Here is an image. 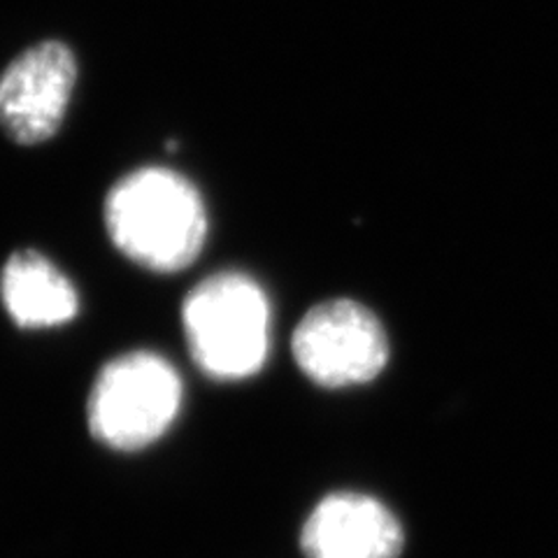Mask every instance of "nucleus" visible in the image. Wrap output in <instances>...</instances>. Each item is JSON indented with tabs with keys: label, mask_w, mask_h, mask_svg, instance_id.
I'll list each match as a JSON object with an SVG mask.
<instances>
[{
	"label": "nucleus",
	"mask_w": 558,
	"mask_h": 558,
	"mask_svg": "<svg viewBox=\"0 0 558 558\" xmlns=\"http://www.w3.org/2000/svg\"><path fill=\"white\" fill-rule=\"evenodd\" d=\"M102 221L114 247L156 275L194 264L209 226L196 184L163 166H143L117 180L105 196Z\"/></svg>",
	"instance_id": "f257e3e1"
},
{
	"label": "nucleus",
	"mask_w": 558,
	"mask_h": 558,
	"mask_svg": "<svg viewBox=\"0 0 558 558\" xmlns=\"http://www.w3.org/2000/svg\"><path fill=\"white\" fill-rule=\"evenodd\" d=\"M182 328L198 371L217 381L256 375L270 352V303L254 277L223 270L186 293Z\"/></svg>",
	"instance_id": "f03ea898"
},
{
	"label": "nucleus",
	"mask_w": 558,
	"mask_h": 558,
	"mask_svg": "<svg viewBox=\"0 0 558 558\" xmlns=\"http://www.w3.org/2000/svg\"><path fill=\"white\" fill-rule=\"evenodd\" d=\"M184 387L174 365L156 352H126L108 361L86 400L94 438L114 451L159 442L182 410Z\"/></svg>",
	"instance_id": "7ed1b4c3"
},
{
	"label": "nucleus",
	"mask_w": 558,
	"mask_h": 558,
	"mask_svg": "<svg viewBox=\"0 0 558 558\" xmlns=\"http://www.w3.org/2000/svg\"><path fill=\"white\" fill-rule=\"evenodd\" d=\"M293 359L324 389L375 379L389 361V342L371 310L354 301L312 307L293 333Z\"/></svg>",
	"instance_id": "20e7f679"
},
{
	"label": "nucleus",
	"mask_w": 558,
	"mask_h": 558,
	"mask_svg": "<svg viewBox=\"0 0 558 558\" xmlns=\"http://www.w3.org/2000/svg\"><path fill=\"white\" fill-rule=\"evenodd\" d=\"M77 84V59L65 43L43 40L16 54L0 73V131L35 147L54 137Z\"/></svg>",
	"instance_id": "39448f33"
},
{
	"label": "nucleus",
	"mask_w": 558,
	"mask_h": 558,
	"mask_svg": "<svg viewBox=\"0 0 558 558\" xmlns=\"http://www.w3.org/2000/svg\"><path fill=\"white\" fill-rule=\"evenodd\" d=\"M301 547L307 558H398L403 529L373 496L330 494L307 517Z\"/></svg>",
	"instance_id": "423d86ee"
},
{
	"label": "nucleus",
	"mask_w": 558,
	"mask_h": 558,
	"mask_svg": "<svg viewBox=\"0 0 558 558\" xmlns=\"http://www.w3.org/2000/svg\"><path fill=\"white\" fill-rule=\"evenodd\" d=\"M0 301L14 326L47 330L73 322L80 293L70 277L38 250L14 252L0 272Z\"/></svg>",
	"instance_id": "0eeeda50"
}]
</instances>
